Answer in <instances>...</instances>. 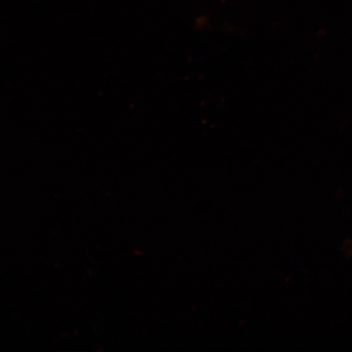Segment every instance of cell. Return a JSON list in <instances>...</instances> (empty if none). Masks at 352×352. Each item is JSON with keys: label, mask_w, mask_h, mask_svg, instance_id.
Returning a JSON list of instances; mask_svg holds the SVG:
<instances>
[]
</instances>
